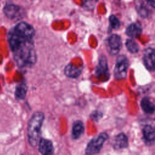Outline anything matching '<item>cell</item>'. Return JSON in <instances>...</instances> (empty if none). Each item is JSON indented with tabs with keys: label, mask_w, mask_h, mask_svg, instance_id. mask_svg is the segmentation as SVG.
<instances>
[{
	"label": "cell",
	"mask_w": 155,
	"mask_h": 155,
	"mask_svg": "<svg viewBox=\"0 0 155 155\" xmlns=\"http://www.w3.org/2000/svg\"><path fill=\"white\" fill-rule=\"evenodd\" d=\"M84 132V126L83 123L80 120L74 122L73 124L71 130V137L73 139H79Z\"/></svg>",
	"instance_id": "30bf717a"
},
{
	"label": "cell",
	"mask_w": 155,
	"mask_h": 155,
	"mask_svg": "<svg viewBox=\"0 0 155 155\" xmlns=\"http://www.w3.org/2000/svg\"><path fill=\"white\" fill-rule=\"evenodd\" d=\"M44 120V113L36 111L31 116L27 126L28 140L31 146L35 147L41 139V130Z\"/></svg>",
	"instance_id": "7a4b0ae2"
},
{
	"label": "cell",
	"mask_w": 155,
	"mask_h": 155,
	"mask_svg": "<svg viewBox=\"0 0 155 155\" xmlns=\"http://www.w3.org/2000/svg\"><path fill=\"white\" fill-rule=\"evenodd\" d=\"M143 61L148 70H155V50L152 48H147L144 51Z\"/></svg>",
	"instance_id": "8992f818"
},
{
	"label": "cell",
	"mask_w": 155,
	"mask_h": 155,
	"mask_svg": "<svg viewBox=\"0 0 155 155\" xmlns=\"http://www.w3.org/2000/svg\"><path fill=\"white\" fill-rule=\"evenodd\" d=\"M27 93V86L25 84L21 83L16 87L15 90V96L18 99H23Z\"/></svg>",
	"instance_id": "ac0fdd59"
},
{
	"label": "cell",
	"mask_w": 155,
	"mask_h": 155,
	"mask_svg": "<svg viewBox=\"0 0 155 155\" xmlns=\"http://www.w3.org/2000/svg\"><path fill=\"white\" fill-rule=\"evenodd\" d=\"M8 39L15 59L19 65H30L35 62L36 53L31 39L21 36L14 30L8 34Z\"/></svg>",
	"instance_id": "6da1fadb"
},
{
	"label": "cell",
	"mask_w": 155,
	"mask_h": 155,
	"mask_svg": "<svg viewBox=\"0 0 155 155\" xmlns=\"http://www.w3.org/2000/svg\"><path fill=\"white\" fill-rule=\"evenodd\" d=\"M128 67V61L127 58L124 55L119 56L117 59L114 70L115 78L119 80L124 79L127 75Z\"/></svg>",
	"instance_id": "277c9868"
},
{
	"label": "cell",
	"mask_w": 155,
	"mask_h": 155,
	"mask_svg": "<svg viewBox=\"0 0 155 155\" xmlns=\"http://www.w3.org/2000/svg\"><path fill=\"white\" fill-rule=\"evenodd\" d=\"M13 30L21 36L28 39H31L35 35L33 27L25 22L19 23Z\"/></svg>",
	"instance_id": "5b68a950"
},
{
	"label": "cell",
	"mask_w": 155,
	"mask_h": 155,
	"mask_svg": "<svg viewBox=\"0 0 155 155\" xmlns=\"http://www.w3.org/2000/svg\"><path fill=\"white\" fill-rule=\"evenodd\" d=\"M108 44L111 52L113 54H116L119 51L122 45L120 37L116 34L111 35L108 39Z\"/></svg>",
	"instance_id": "9c48e42d"
},
{
	"label": "cell",
	"mask_w": 155,
	"mask_h": 155,
	"mask_svg": "<svg viewBox=\"0 0 155 155\" xmlns=\"http://www.w3.org/2000/svg\"><path fill=\"white\" fill-rule=\"evenodd\" d=\"M135 8L139 15L142 18H147L149 15V10L141 0H137L135 4Z\"/></svg>",
	"instance_id": "2e32d148"
},
{
	"label": "cell",
	"mask_w": 155,
	"mask_h": 155,
	"mask_svg": "<svg viewBox=\"0 0 155 155\" xmlns=\"http://www.w3.org/2000/svg\"><path fill=\"white\" fill-rule=\"evenodd\" d=\"M97 0H84V5L88 9H93Z\"/></svg>",
	"instance_id": "44dd1931"
},
{
	"label": "cell",
	"mask_w": 155,
	"mask_h": 155,
	"mask_svg": "<svg viewBox=\"0 0 155 155\" xmlns=\"http://www.w3.org/2000/svg\"><path fill=\"white\" fill-rule=\"evenodd\" d=\"M38 150L42 155H52L54 152V148L51 141L41 138L38 143Z\"/></svg>",
	"instance_id": "52a82bcc"
},
{
	"label": "cell",
	"mask_w": 155,
	"mask_h": 155,
	"mask_svg": "<svg viewBox=\"0 0 155 155\" xmlns=\"http://www.w3.org/2000/svg\"><path fill=\"white\" fill-rule=\"evenodd\" d=\"M4 12L6 16L11 19H17L21 15V8L14 4L7 5L4 8Z\"/></svg>",
	"instance_id": "ba28073f"
},
{
	"label": "cell",
	"mask_w": 155,
	"mask_h": 155,
	"mask_svg": "<svg viewBox=\"0 0 155 155\" xmlns=\"http://www.w3.org/2000/svg\"><path fill=\"white\" fill-rule=\"evenodd\" d=\"M140 105L142 110L146 113L151 114L155 111V105L147 97H144L142 99Z\"/></svg>",
	"instance_id": "9a60e30c"
},
{
	"label": "cell",
	"mask_w": 155,
	"mask_h": 155,
	"mask_svg": "<svg viewBox=\"0 0 155 155\" xmlns=\"http://www.w3.org/2000/svg\"><path fill=\"white\" fill-rule=\"evenodd\" d=\"M64 73L68 78H76L81 74V69L73 65L68 64L65 67Z\"/></svg>",
	"instance_id": "7c38bea8"
},
{
	"label": "cell",
	"mask_w": 155,
	"mask_h": 155,
	"mask_svg": "<svg viewBox=\"0 0 155 155\" xmlns=\"http://www.w3.org/2000/svg\"><path fill=\"white\" fill-rule=\"evenodd\" d=\"M109 22L111 28L114 29H118L120 27V22L119 19L114 16L111 15L109 18Z\"/></svg>",
	"instance_id": "ffe728a7"
},
{
	"label": "cell",
	"mask_w": 155,
	"mask_h": 155,
	"mask_svg": "<svg viewBox=\"0 0 155 155\" xmlns=\"http://www.w3.org/2000/svg\"><path fill=\"white\" fill-rule=\"evenodd\" d=\"M107 134L102 133L93 138L89 142L85 148V154L93 155L98 153L102 148L104 143L107 139Z\"/></svg>",
	"instance_id": "3957f363"
},
{
	"label": "cell",
	"mask_w": 155,
	"mask_h": 155,
	"mask_svg": "<svg viewBox=\"0 0 155 155\" xmlns=\"http://www.w3.org/2000/svg\"><path fill=\"white\" fill-rule=\"evenodd\" d=\"M128 145V140L127 136L122 133L116 136L114 140V147L116 149H120L127 147Z\"/></svg>",
	"instance_id": "5bb4252c"
},
{
	"label": "cell",
	"mask_w": 155,
	"mask_h": 155,
	"mask_svg": "<svg viewBox=\"0 0 155 155\" xmlns=\"http://www.w3.org/2000/svg\"><path fill=\"white\" fill-rule=\"evenodd\" d=\"M107 70V63L104 56H102L99 61V64L96 68V73L97 75H101L105 73Z\"/></svg>",
	"instance_id": "e0dca14e"
},
{
	"label": "cell",
	"mask_w": 155,
	"mask_h": 155,
	"mask_svg": "<svg viewBox=\"0 0 155 155\" xmlns=\"http://www.w3.org/2000/svg\"><path fill=\"white\" fill-rule=\"evenodd\" d=\"M125 33L128 36L132 38H137L142 33V28L139 25L133 23L127 28Z\"/></svg>",
	"instance_id": "8fae6325"
},
{
	"label": "cell",
	"mask_w": 155,
	"mask_h": 155,
	"mask_svg": "<svg viewBox=\"0 0 155 155\" xmlns=\"http://www.w3.org/2000/svg\"><path fill=\"white\" fill-rule=\"evenodd\" d=\"M125 45L129 51L132 53H136L139 50V45L136 42L131 39H127L125 42Z\"/></svg>",
	"instance_id": "d6986e66"
},
{
	"label": "cell",
	"mask_w": 155,
	"mask_h": 155,
	"mask_svg": "<svg viewBox=\"0 0 155 155\" xmlns=\"http://www.w3.org/2000/svg\"><path fill=\"white\" fill-rule=\"evenodd\" d=\"M146 1L150 6L155 8V0H146Z\"/></svg>",
	"instance_id": "7402d4cb"
},
{
	"label": "cell",
	"mask_w": 155,
	"mask_h": 155,
	"mask_svg": "<svg viewBox=\"0 0 155 155\" xmlns=\"http://www.w3.org/2000/svg\"><path fill=\"white\" fill-rule=\"evenodd\" d=\"M143 136L147 142H153L155 140V128L150 125H146L143 129Z\"/></svg>",
	"instance_id": "4fadbf2b"
}]
</instances>
